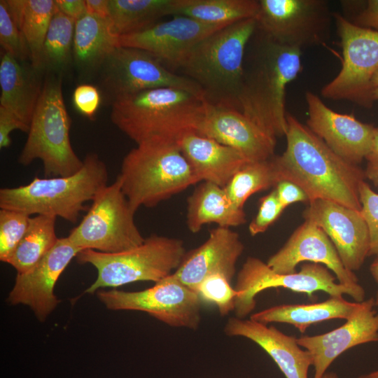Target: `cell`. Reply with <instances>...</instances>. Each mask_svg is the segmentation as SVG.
Masks as SVG:
<instances>
[{"label":"cell","instance_id":"4dcf8cb0","mask_svg":"<svg viewBox=\"0 0 378 378\" xmlns=\"http://www.w3.org/2000/svg\"><path fill=\"white\" fill-rule=\"evenodd\" d=\"M55 220V217L43 215L31 217L26 233L6 261L18 274L31 270L55 245L59 239Z\"/></svg>","mask_w":378,"mask_h":378},{"label":"cell","instance_id":"484cf974","mask_svg":"<svg viewBox=\"0 0 378 378\" xmlns=\"http://www.w3.org/2000/svg\"><path fill=\"white\" fill-rule=\"evenodd\" d=\"M359 302H349L343 296H330L311 304H284L251 314L250 318L262 323H283L293 326L303 333L312 325L332 320H347Z\"/></svg>","mask_w":378,"mask_h":378},{"label":"cell","instance_id":"7bdbcfd3","mask_svg":"<svg viewBox=\"0 0 378 378\" xmlns=\"http://www.w3.org/2000/svg\"><path fill=\"white\" fill-rule=\"evenodd\" d=\"M348 20L359 27L378 31V0L367 1L364 8Z\"/></svg>","mask_w":378,"mask_h":378},{"label":"cell","instance_id":"8992f818","mask_svg":"<svg viewBox=\"0 0 378 378\" xmlns=\"http://www.w3.org/2000/svg\"><path fill=\"white\" fill-rule=\"evenodd\" d=\"M135 213L153 207L201 182L176 143L153 141L137 145L123 158L118 176Z\"/></svg>","mask_w":378,"mask_h":378},{"label":"cell","instance_id":"44dd1931","mask_svg":"<svg viewBox=\"0 0 378 378\" xmlns=\"http://www.w3.org/2000/svg\"><path fill=\"white\" fill-rule=\"evenodd\" d=\"M197 133L236 150L248 162L267 160L274 155L276 139L236 108L207 102Z\"/></svg>","mask_w":378,"mask_h":378},{"label":"cell","instance_id":"60d3db41","mask_svg":"<svg viewBox=\"0 0 378 378\" xmlns=\"http://www.w3.org/2000/svg\"><path fill=\"white\" fill-rule=\"evenodd\" d=\"M30 127L23 122L15 115L4 106H0V148H5L11 144L10 134L15 130L29 132Z\"/></svg>","mask_w":378,"mask_h":378},{"label":"cell","instance_id":"7c38bea8","mask_svg":"<svg viewBox=\"0 0 378 378\" xmlns=\"http://www.w3.org/2000/svg\"><path fill=\"white\" fill-rule=\"evenodd\" d=\"M97 295L108 309L144 312L171 327L195 330L201 323L199 295L173 273L144 290H98Z\"/></svg>","mask_w":378,"mask_h":378},{"label":"cell","instance_id":"ffe728a7","mask_svg":"<svg viewBox=\"0 0 378 378\" xmlns=\"http://www.w3.org/2000/svg\"><path fill=\"white\" fill-rule=\"evenodd\" d=\"M374 307V298L365 300L339 328L323 334L297 338L298 344L312 356L313 378H322L332 362L349 349L378 342V312Z\"/></svg>","mask_w":378,"mask_h":378},{"label":"cell","instance_id":"bcb514c9","mask_svg":"<svg viewBox=\"0 0 378 378\" xmlns=\"http://www.w3.org/2000/svg\"><path fill=\"white\" fill-rule=\"evenodd\" d=\"M86 13L99 18H109V0H85Z\"/></svg>","mask_w":378,"mask_h":378},{"label":"cell","instance_id":"f907efd6","mask_svg":"<svg viewBox=\"0 0 378 378\" xmlns=\"http://www.w3.org/2000/svg\"><path fill=\"white\" fill-rule=\"evenodd\" d=\"M371 83H372V90L376 85H378V71L373 76Z\"/></svg>","mask_w":378,"mask_h":378},{"label":"cell","instance_id":"d590c367","mask_svg":"<svg viewBox=\"0 0 378 378\" xmlns=\"http://www.w3.org/2000/svg\"><path fill=\"white\" fill-rule=\"evenodd\" d=\"M31 216L15 210L0 209V260L6 262L29 227Z\"/></svg>","mask_w":378,"mask_h":378},{"label":"cell","instance_id":"ab89813d","mask_svg":"<svg viewBox=\"0 0 378 378\" xmlns=\"http://www.w3.org/2000/svg\"><path fill=\"white\" fill-rule=\"evenodd\" d=\"M101 102L98 89L90 84H81L73 93L75 108L83 115L92 118L99 108Z\"/></svg>","mask_w":378,"mask_h":378},{"label":"cell","instance_id":"603a6c76","mask_svg":"<svg viewBox=\"0 0 378 378\" xmlns=\"http://www.w3.org/2000/svg\"><path fill=\"white\" fill-rule=\"evenodd\" d=\"M224 332L230 337H245L262 348L274 361L286 378H308L312 366L310 354L298 344L297 337L275 326L251 318L234 316L227 319Z\"/></svg>","mask_w":378,"mask_h":378},{"label":"cell","instance_id":"681fc988","mask_svg":"<svg viewBox=\"0 0 378 378\" xmlns=\"http://www.w3.org/2000/svg\"><path fill=\"white\" fill-rule=\"evenodd\" d=\"M322 378H339L338 375L334 372H326Z\"/></svg>","mask_w":378,"mask_h":378},{"label":"cell","instance_id":"f6af8a7d","mask_svg":"<svg viewBox=\"0 0 378 378\" xmlns=\"http://www.w3.org/2000/svg\"><path fill=\"white\" fill-rule=\"evenodd\" d=\"M55 5L59 11L75 21L86 13L85 1L83 0H56Z\"/></svg>","mask_w":378,"mask_h":378},{"label":"cell","instance_id":"7dc6e473","mask_svg":"<svg viewBox=\"0 0 378 378\" xmlns=\"http://www.w3.org/2000/svg\"><path fill=\"white\" fill-rule=\"evenodd\" d=\"M370 272L374 281L377 285V290L376 293L374 300L375 307H378V257H375L374 260L372 262L370 267Z\"/></svg>","mask_w":378,"mask_h":378},{"label":"cell","instance_id":"3957f363","mask_svg":"<svg viewBox=\"0 0 378 378\" xmlns=\"http://www.w3.org/2000/svg\"><path fill=\"white\" fill-rule=\"evenodd\" d=\"M206 103L202 94L186 89L157 88L113 101L111 119L136 145L178 144L187 133L197 132Z\"/></svg>","mask_w":378,"mask_h":378},{"label":"cell","instance_id":"7a4b0ae2","mask_svg":"<svg viewBox=\"0 0 378 378\" xmlns=\"http://www.w3.org/2000/svg\"><path fill=\"white\" fill-rule=\"evenodd\" d=\"M301 55L258 27L246 48L238 110L275 139L286 133V88L302 70Z\"/></svg>","mask_w":378,"mask_h":378},{"label":"cell","instance_id":"b9f144b4","mask_svg":"<svg viewBox=\"0 0 378 378\" xmlns=\"http://www.w3.org/2000/svg\"><path fill=\"white\" fill-rule=\"evenodd\" d=\"M277 197L281 206L286 209L295 202H308L305 192L298 186L289 181H281L275 186Z\"/></svg>","mask_w":378,"mask_h":378},{"label":"cell","instance_id":"8d00e7d4","mask_svg":"<svg viewBox=\"0 0 378 378\" xmlns=\"http://www.w3.org/2000/svg\"><path fill=\"white\" fill-rule=\"evenodd\" d=\"M0 44L4 52L19 60L30 59L24 37L8 9L6 0L0 1Z\"/></svg>","mask_w":378,"mask_h":378},{"label":"cell","instance_id":"e575fe53","mask_svg":"<svg viewBox=\"0 0 378 378\" xmlns=\"http://www.w3.org/2000/svg\"><path fill=\"white\" fill-rule=\"evenodd\" d=\"M195 291L202 302L216 305L222 316L234 309L238 293L231 286V281L223 274H214L206 276Z\"/></svg>","mask_w":378,"mask_h":378},{"label":"cell","instance_id":"4316f807","mask_svg":"<svg viewBox=\"0 0 378 378\" xmlns=\"http://www.w3.org/2000/svg\"><path fill=\"white\" fill-rule=\"evenodd\" d=\"M246 222L244 209L232 203L224 187L203 181L188 198L186 224L192 233H197L209 223L230 227Z\"/></svg>","mask_w":378,"mask_h":378},{"label":"cell","instance_id":"74e56055","mask_svg":"<svg viewBox=\"0 0 378 378\" xmlns=\"http://www.w3.org/2000/svg\"><path fill=\"white\" fill-rule=\"evenodd\" d=\"M360 212L367 224L369 238V256L378 257V193L365 181L359 186Z\"/></svg>","mask_w":378,"mask_h":378},{"label":"cell","instance_id":"cb8c5ba5","mask_svg":"<svg viewBox=\"0 0 378 378\" xmlns=\"http://www.w3.org/2000/svg\"><path fill=\"white\" fill-rule=\"evenodd\" d=\"M178 144L201 182L208 181L225 187L248 162L236 150L196 132L185 134Z\"/></svg>","mask_w":378,"mask_h":378},{"label":"cell","instance_id":"4fadbf2b","mask_svg":"<svg viewBox=\"0 0 378 378\" xmlns=\"http://www.w3.org/2000/svg\"><path fill=\"white\" fill-rule=\"evenodd\" d=\"M257 27L278 43L302 50L330 37L333 13L325 0H259Z\"/></svg>","mask_w":378,"mask_h":378},{"label":"cell","instance_id":"c3c4849f","mask_svg":"<svg viewBox=\"0 0 378 378\" xmlns=\"http://www.w3.org/2000/svg\"><path fill=\"white\" fill-rule=\"evenodd\" d=\"M358 378H378V369L369 373L362 374Z\"/></svg>","mask_w":378,"mask_h":378},{"label":"cell","instance_id":"f546056e","mask_svg":"<svg viewBox=\"0 0 378 378\" xmlns=\"http://www.w3.org/2000/svg\"><path fill=\"white\" fill-rule=\"evenodd\" d=\"M259 9L256 0H174V16H185L211 24H231L255 18Z\"/></svg>","mask_w":378,"mask_h":378},{"label":"cell","instance_id":"e0dca14e","mask_svg":"<svg viewBox=\"0 0 378 378\" xmlns=\"http://www.w3.org/2000/svg\"><path fill=\"white\" fill-rule=\"evenodd\" d=\"M311 262L326 267L337 281L355 290L365 298V291L359 284L354 272L343 265L333 244L321 228L314 223L304 220L291 234L285 244L267 261L275 272L291 274L297 265Z\"/></svg>","mask_w":378,"mask_h":378},{"label":"cell","instance_id":"83f0119b","mask_svg":"<svg viewBox=\"0 0 378 378\" xmlns=\"http://www.w3.org/2000/svg\"><path fill=\"white\" fill-rule=\"evenodd\" d=\"M119 35L110 18L85 13L76 21L73 59L79 69L90 72L99 69L112 50L119 46Z\"/></svg>","mask_w":378,"mask_h":378},{"label":"cell","instance_id":"7402d4cb","mask_svg":"<svg viewBox=\"0 0 378 378\" xmlns=\"http://www.w3.org/2000/svg\"><path fill=\"white\" fill-rule=\"evenodd\" d=\"M244 249L237 232L230 227L218 226L210 231L205 242L186 252L173 274L194 291L201 281L214 274H223L231 281Z\"/></svg>","mask_w":378,"mask_h":378},{"label":"cell","instance_id":"5bb4252c","mask_svg":"<svg viewBox=\"0 0 378 378\" xmlns=\"http://www.w3.org/2000/svg\"><path fill=\"white\" fill-rule=\"evenodd\" d=\"M99 69L103 85L113 97V101L162 87L186 89L204 96L196 83L170 71L153 55L139 48L115 47Z\"/></svg>","mask_w":378,"mask_h":378},{"label":"cell","instance_id":"ac0fdd59","mask_svg":"<svg viewBox=\"0 0 378 378\" xmlns=\"http://www.w3.org/2000/svg\"><path fill=\"white\" fill-rule=\"evenodd\" d=\"M307 126L338 156L358 165L370 151L375 127L353 115L342 114L327 106L312 92L305 93Z\"/></svg>","mask_w":378,"mask_h":378},{"label":"cell","instance_id":"5b68a950","mask_svg":"<svg viewBox=\"0 0 378 378\" xmlns=\"http://www.w3.org/2000/svg\"><path fill=\"white\" fill-rule=\"evenodd\" d=\"M108 171L98 155L88 153L79 172L68 176L39 178L24 186L0 190V208L29 216L60 217L76 223L85 204L107 186Z\"/></svg>","mask_w":378,"mask_h":378},{"label":"cell","instance_id":"f1b7e54d","mask_svg":"<svg viewBox=\"0 0 378 378\" xmlns=\"http://www.w3.org/2000/svg\"><path fill=\"white\" fill-rule=\"evenodd\" d=\"M7 2L8 9L27 44L31 64L40 70L43 43L57 9L55 1L8 0Z\"/></svg>","mask_w":378,"mask_h":378},{"label":"cell","instance_id":"1f68e13d","mask_svg":"<svg viewBox=\"0 0 378 378\" xmlns=\"http://www.w3.org/2000/svg\"><path fill=\"white\" fill-rule=\"evenodd\" d=\"M173 4L174 0H109V18L119 36L132 34L172 15Z\"/></svg>","mask_w":378,"mask_h":378},{"label":"cell","instance_id":"8fae6325","mask_svg":"<svg viewBox=\"0 0 378 378\" xmlns=\"http://www.w3.org/2000/svg\"><path fill=\"white\" fill-rule=\"evenodd\" d=\"M342 50V64L337 75L321 90L332 100H348L370 108L372 79L378 71V31L359 27L344 15L333 13Z\"/></svg>","mask_w":378,"mask_h":378},{"label":"cell","instance_id":"ba28073f","mask_svg":"<svg viewBox=\"0 0 378 378\" xmlns=\"http://www.w3.org/2000/svg\"><path fill=\"white\" fill-rule=\"evenodd\" d=\"M186 253L178 238L153 234L130 250L106 253L83 249L76 255L80 264H90L97 277L85 293H94L103 288H116L136 281L158 282L174 272Z\"/></svg>","mask_w":378,"mask_h":378},{"label":"cell","instance_id":"277c9868","mask_svg":"<svg viewBox=\"0 0 378 378\" xmlns=\"http://www.w3.org/2000/svg\"><path fill=\"white\" fill-rule=\"evenodd\" d=\"M256 27V19L248 18L218 29L193 47L177 71L200 87L209 104L238 110L245 51Z\"/></svg>","mask_w":378,"mask_h":378},{"label":"cell","instance_id":"d4e9b609","mask_svg":"<svg viewBox=\"0 0 378 378\" xmlns=\"http://www.w3.org/2000/svg\"><path fill=\"white\" fill-rule=\"evenodd\" d=\"M42 71L3 52L0 60V106L30 127L43 83Z\"/></svg>","mask_w":378,"mask_h":378},{"label":"cell","instance_id":"52a82bcc","mask_svg":"<svg viewBox=\"0 0 378 378\" xmlns=\"http://www.w3.org/2000/svg\"><path fill=\"white\" fill-rule=\"evenodd\" d=\"M70 128L61 75L50 74L43 81L19 163L27 166L34 160H41L46 177L68 176L79 172L83 160L72 148Z\"/></svg>","mask_w":378,"mask_h":378},{"label":"cell","instance_id":"2e32d148","mask_svg":"<svg viewBox=\"0 0 378 378\" xmlns=\"http://www.w3.org/2000/svg\"><path fill=\"white\" fill-rule=\"evenodd\" d=\"M302 216L327 234L348 270L354 272L362 267L369 256L370 238L360 211L318 199L309 202Z\"/></svg>","mask_w":378,"mask_h":378},{"label":"cell","instance_id":"9c48e42d","mask_svg":"<svg viewBox=\"0 0 378 378\" xmlns=\"http://www.w3.org/2000/svg\"><path fill=\"white\" fill-rule=\"evenodd\" d=\"M134 214L117 176L113 183L97 194L68 238L82 250L106 253L130 250L141 245L146 239L135 224Z\"/></svg>","mask_w":378,"mask_h":378},{"label":"cell","instance_id":"30bf717a","mask_svg":"<svg viewBox=\"0 0 378 378\" xmlns=\"http://www.w3.org/2000/svg\"><path fill=\"white\" fill-rule=\"evenodd\" d=\"M234 289L238 295L235 300V316L245 318L255 309L256 295L272 288H284L302 293L312 298L317 291H323L330 296L348 295L354 302L365 300L351 288L340 284L335 276L323 265L303 264L299 272L279 274L274 272L260 259L249 256L239 271Z\"/></svg>","mask_w":378,"mask_h":378},{"label":"cell","instance_id":"6da1fadb","mask_svg":"<svg viewBox=\"0 0 378 378\" xmlns=\"http://www.w3.org/2000/svg\"><path fill=\"white\" fill-rule=\"evenodd\" d=\"M286 120V150L272 158L279 181L298 186L309 202L326 200L360 211L365 171L338 156L294 115L287 113Z\"/></svg>","mask_w":378,"mask_h":378},{"label":"cell","instance_id":"d6986e66","mask_svg":"<svg viewBox=\"0 0 378 378\" xmlns=\"http://www.w3.org/2000/svg\"><path fill=\"white\" fill-rule=\"evenodd\" d=\"M82 251L68 238H59L53 248L31 270L17 274L8 294L10 304L30 307L40 321H44L59 302L54 288L61 274Z\"/></svg>","mask_w":378,"mask_h":378},{"label":"cell","instance_id":"d6a6232c","mask_svg":"<svg viewBox=\"0 0 378 378\" xmlns=\"http://www.w3.org/2000/svg\"><path fill=\"white\" fill-rule=\"evenodd\" d=\"M75 23L74 19L56 9L42 48L41 71L61 75L69 67L73 59Z\"/></svg>","mask_w":378,"mask_h":378},{"label":"cell","instance_id":"f35d334b","mask_svg":"<svg viewBox=\"0 0 378 378\" xmlns=\"http://www.w3.org/2000/svg\"><path fill=\"white\" fill-rule=\"evenodd\" d=\"M284 209L279 201L275 190L261 198L257 215L248 225L251 235L255 236L265 232Z\"/></svg>","mask_w":378,"mask_h":378},{"label":"cell","instance_id":"836d02e7","mask_svg":"<svg viewBox=\"0 0 378 378\" xmlns=\"http://www.w3.org/2000/svg\"><path fill=\"white\" fill-rule=\"evenodd\" d=\"M279 182L272 158L267 160L248 162L224 187L232 203L244 209L248 198L254 193L275 187Z\"/></svg>","mask_w":378,"mask_h":378},{"label":"cell","instance_id":"ee69618b","mask_svg":"<svg viewBox=\"0 0 378 378\" xmlns=\"http://www.w3.org/2000/svg\"><path fill=\"white\" fill-rule=\"evenodd\" d=\"M365 177L378 186V127H375L373 141L370 153L365 158Z\"/></svg>","mask_w":378,"mask_h":378},{"label":"cell","instance_id":"816d5d0a","mask_svg":"<svg viewBox=\"0 0 378 378\" xmlns=\"http://www.w3.org/2000/svg\"><path fill=\"white\" fill-rule=\"evenodd\" d=\"M372 98L374 101L378 100V85L372 90Z\"/></svg>","mask_w":378,"mask_h":378},{"label":"cell","instance_id":"9a60e30c","mask_svg":"<svg viewBox=\"0 0 378 378\" xmlns=\"http://www.w3.org/2000/svg\"><path fill=\"white\" fill-rule=\"evenodd\" d=\"M230 24H211L185 17L158 22L138 32L119 36V46L143 50L176 73L187 54L204 38Z\"/></svg>","mask_w":378,"mask_h":378}]
</instances>
